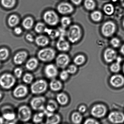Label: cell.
<instances>
[{
  "label": "cell",
  "mask_w": 124,
  "mask_h": 124,
  "mask_svg": "<svg viewBox=\"0 0 124 124\" xmlns=\"http://www.w3.org/2000/svg\"><path fill=\"white\" fill-rule=\"evenodd\" d=\"M79 112L73 113L71 116L72 121L75 124L81 123L83 120V116Z\"/></svg>",
  "instance_id": "30"
},
{
  "label": "cell",
  "mask_w": 124,
  "mask_h": 124,
  "mask_svg": "<svg viewBox=\"0 0 124 124\" xmlns=\"http://www.w3.org/2000/svg\"><path fill=\"white\" fill-rule=\"evenodd\" d=\"M19 21L20 20L17 16L15 14L12 15L8 18V25L11 27H15L19 24Z\"/></svg>",
  "instance_id": "29"
},
{
  "label": "cell",
  "mask_w": 124,
  "mask_h": 124,
  "mask_svg": "<svg viewBox=\"0 0 124 124\" xmlns=\"http://www.w3.org/2000/svg\"><path fill=\"white\" fill-rule=\"evenodd\" d=\"M121 5L124 7V0H121Z\"/></svg>",
  "instance_id": "52"
},
{
  "label": "cell",
  "mask_w": 124,
  "mask_h": 124,
  "mask_svg": "<svg viewBox=\"0 0 124 124\" xmlns=\"http://www.w3.org/2000/svg\"><path fill=\"white\" fill-rule=\"evenodd\" d=\"M58 13L62 15H66L73 13L74 11L73 6L69 2H62L57 7Z\"/></svg>",
  "instance_id": "14"
},
{
  "label": "cell",
  "mask_w": 124,
  "mask_h": 124,
  "mask_svg": "<svg viewBox=\"0 0 124 124\" xmlns=\"http://www.w3.org/2000/svg\"><path fill=\"white\" fill-rule=\"evenodd\" d=\"M56 101L59 105L64 106L68 102L69 99L67 94L64 92H58L56 95Z\"/></svg>",
  "instance_id": "25"
},
{
  "label": "cell",
  "mask_w": 124,
  "mask_h": 124,
  "mask_svg": "<svg viewBox=\"0 0 124 124\" xmlns=\"http://www.w3.org/2000/svg\"><path fill=\"white\" fill-rule=\"evenodd\" d=\"M43 19L46 23L50 26H56L59 21V16L56 12L52 10L45 12L43 15Z\"/></svg>",
  "instance_id": "8"
},
{
  "label": "cell",
  "mask_w": 124,
  "mask_h": 124,
  "mask_svg": "<svg viewBox=\"0 0 124 124\" xmlns=\"http://www.w3.org/2000/svg\"><path fill=\"white\" fill-rule=\"evenodd\" d=\"M9 51L7 48H3L0 49V61H5L9 57Z\"/></svg>",
  "instance_id": "40"
},
{
  "label": "cell",
  "mask_w": 124,
  "mask_h": 124,
  "mask_svg": "<svg viewBox=\"0 0 124 124\" xmlns=\"http://www.w3.org/2000/svg\"><path fill=\"white\" fill-rule=\"evenodd\" d=\"M4 119L3 117L0 116V124H2L4 122Z\"/></svg>",
  "instance_id": "51"
},
{
  "label": "cell",
  "mask_w": 124,
  "mask_h": 124,
  "mask_svg": "<svg viewBox=\"0 0 124 124\" xmlns=\"http://www.w3.org/2000/svg\"><path fill=\"white\" fill-rule=\"evenodd\" d=\"M45 111H36L33 115L31 120L33 123L40 124L43 123L46 118Z\"/></svg>",
  "instance_id": "24"
},
{
  "label": "cell",
  "mask_w": 124,
  "mask_h": 124,
  "mask_svg": "<svg viewBox=\"0 0 124 124\" xmlns=\"http://www.w3.org/2000/svg\"><path fill=\"white\" fill-rule=\"evenodd\" d=\"M86 58L84 55L82 54H78L74 58V62L76 66L81 65L84 63Z\"/></svg>",
  "instance_id": "39"
},
{
  "label": "cell",
  "mask_w": 124,
  "mask_h": 124,
  "mask_svg": "<svg viewBox=\"0 0 124 124\" xmlns=\"http://www.w3.org/2000/svg\"><path fill=\"white\" fill-rule=\"evenodd\" d=\"M56 51L53 48L47 47L40 50L37 53L39 60L44 63H50L55 59Z\"/></svg>",
  "instance_id": "3"
},
{
  "label": "cell",
  "mask_w": 124,
  "mask_h": 124,
  "mask_svg": "<svg viewBox=\"0 0 124 124\" xmlns=\"http://www.w3.org/2000/svg\"><path fill=\"white\" fill-rule=\"evenodd\" d=\"M91 19L93 21L98 22L101 20L103 15L101 12L99 10L93 11L91 13Z\"/></svg>",
  "instance_id": "31"
},
{
  "label": "cell",
  "mask_w": 124,
  "mask_h": 124,
  "mask_svg": "<svg viewBox=\"0 0 124 124\" xmlns=\"http://www.w3.org/2000/svg\"><path fill=\"white\" fill-rule=\"evenodd\" d=\"M22 30L21 28L19 27H16L14 30V32L16 35H19L21 34L22 32Z\"/></svg>",
  "instance_id": "47"
},
{
  "label": "cell",
  "mask_w": 124,
  "mask_h": 124,
  "mask_svg": "<svg viewBox=\"0 0 124 124\" xmlns=\"http://www.w3.org/2000/svg\"><path fill=\"white\" fill-rule=\"evenodd\" d=\"M1 3L5 8H12L15 6L16 0H1Z\"/></svg>",
  "instance_id": "35"
},
{
  "label": "cell",
  "mask_w": 124,
  "mask_h": 124,
  "mask_svg": "<svg viewBox=\"0 0 124 124\" xmlns=\"http://www.w3.org/2000/svg\"><path fill=\"white\" fill-rule=\"evenodd\" d=\"M104 60L107 63L112 62L116 60L117 54L115 49L111 48H108L105 50L103 54Z\"/></svg>",
  "instance_id": "19"
},
{
  "label": "cell",
  "mask_w": 124,
  "mask_h": 124,
  "mask_svg": "<svg viewBox=\"0 0 124 124\" xmlns=\"http://www.w3.org/2000/svg\"><path fill=\"white\" fill-rule=\"evenodd\" d=\"M84 6L85 8L89 11L93 10L96 7V3L94 0H85Z\"/></svg>",
  "instance_id": "34"
},
{
  "label": "cell",
  "mask_w": 124,
  "mask_h": 124,
  "mask_svg": "<svg viewBox=\"0 0 124 124\" xmlns=\"http://www.w3.org/2000/svg\"><path fill=\"white\" fill-rule=\"evenodd\" d=\"M87 110V108L84 105H81L78 108V112L81 114L85 112Z\"/></svg>",
  "instance_id": "48"
},
{
  "label": "cell",
  "mask_w": 124,
  "mask_h": 124,
  "mask_svg": "<svg viewBox=\"0 0 124 124\" xmlns=\"http://www.w3.org/2000/svg\"><path fill=\"white\" fill-rule=\"evenodd\" d=\"M24 73L23 68L19 66H17L13 69V74L17 79L21 78Z\"/></svg>",
  "instance_id": "36"
},
{
  "label": "cell",
  "mask_w": 124,
  "mask_h": 124,
  "mask_svg": "<svg viewBox=\"0 0 124 124\" xmlns=\"http://www.w3.org/2000/svg\"><path fill=\"white\" fill-rule=\"evenodd\" d=\"M77 69L76 65L74 64H71L68 66L66 70L70 74H75L77 71Z\"/></svg>",
  "instance_id": "44"
},
{
  "label": "cell",
  "mask_w": 124,
  "mask_h": 124,
  "mask_svg": "<svg viewBox=\"0 0 124 124\" xmlns=\"http://www.w3.org/2000/svg\"><path fill=\"white\" fill-rule=\"evenodd\" d=\"M84 124H99V123L97 120L94 119L89 118L87 119L85 121Z\"/></svg>",
  "instance_id": "45"
},
{
  "label": "cell",
  "mask_w": 124,
  "mask_h": 124,
  "mask_svg": "<svg viewBox=\"0 0 124 124\" xmlns=\"http://www.w3.org/2000/svg\"><path fill=\"white\" fill-rule=\"evenodd\" d=\"M123 25L124 28V20L123 21Z\"/></svg>",
  "instance_id": "55"
},
{
  "label": "cell",
  "mask_w": 124,
  "mask_h": 124,
  "mask_svg": "<svg viewBox=\"0 0 124 124\" xmlns=\"http://www.w3.org/2000/svg\"><path fill=\"white\" fill-rule=\"evenodd\" d=\"M46 32L48 34L49 37L53 39L57 38L60 36V32L59 30L47 28Z\"/></svg>",
  "instance_id": "38"
},
{
  "label": "cell",
  "mask_w": 124,
  "mask_h": 124,
  "mask_svg": "<svg viewBox=\"0 0 124 124\" xmlns=\"http://www.w3.org/2000/svg\"><path fill=\"white\" fill-rule=\"evenodd\" d=\"M3 97V94L2 92H0V100L2 99Z\"/></svg>",
  "instance_id": "53"
},
{
  "label": "cell",
  "mask_w": 124,
  "mask_h": 124,
  "mask_svg": "<svg viewBox=\"0 0 124 124\" xmlns=\"http://www.w3.org/2000/svg\"><path fill=\"white\" fill-rule=\"evenodd\" d=\"M27 52L24 51H20L15 54L13 58V63L17 66H20L25 62L28 57Z\"/></svg>",
  "instance_id": "15"
},
{
  "label": "cell",
  "mask_w": 124,
  "mask_h": 124,
  "mask_svg": "<svg viewBox=\"0 0 124 124\" xmlns=\"http://www.w3.org/2000/svg\"><path fill=\"white\" fill-rule=\"evenodd\" d=\"M36 45L39 47H44L47 46L49 43V39L47 36L40 35L37 36L35 39Z\"/></svg>",
  "instance_id": "26"
},
{
  "label": "cell",
  "mask_w": 124,
  "mask_h": 124,
  "mask_svg": "<svg viewBox=\"0 0 124 124\" xmlns=\"http://www.w3.org/2000/svg\"><path fill=\"white\" fill-rule=\"evenodd\" d=\"M107 112L106 107L104 104H98L93 106L91 110V114L94 117L101 118L105 116Z\"/></svg>",
  "instance_id": "13"
},
{
  "label": "cell",
  "mask_w": 124,
  "mask_h": 124,
  "mask_svg": "<svg viewBox=\"0 0 124 124\" xmlns=\"http://www.w3.org/2000/svg\"><path fill=\"white\" fill-rule=\"evenodd\" d=\"M116 30V26L115 23L111 21H109L103 24L101 30L103 36L106 37H110L114 34Z\"/></svg>",
  "instance_id": "11"
},
{
  "label": "cell",
  "mask_w": 124,
  "mask_h": 124,
  "mask_svg": "<svg viewBox=\"0 0 124 124\" xmlns=\"http://www.w3.org/2000/svg\"><path fill=\"white\" fill-rule=\"evenodd\" d=\"M32 110L30 106L23 104L19 106L16 112L18 120L26 123L31 120L33 115Z\"/></svg>",
  "instance_id": "2"
},
{
  "label": "cell",
  "mask_w": 124,
  "mask_h": 124,
  "mask_svg": "<svg viewBox=\"0 0 124 124\" xmlns=\"http://www.w3.org/2000/svg\"><path fill=\"white\" fill-rule=\"evenodd\" d=\"M110 82L113 87L115 88L121 87L124 84V77L120 74H115L110 78Z\"/></svg>",
  "instance_id": "21"
},
{
  "label": "cell",
  "mask_w": 124,
  "mask_h": 124,
  "mask_svg": "<svg viewBox=\"0 0 124 124\" xmlns=\"http://www.w3.org/2000/svg\"><path fill=\"white\" fill-rule=\"evenodd\" d=\"M70 74L66 70L63 69L59 73L58 76L59 77V80L62 81H66L68 78Z\"/></svg>",
  "instance_id": "42"
},
{
  "label": "cell",
  "mask_w": 124,
  "mask_h": 124,
  "mask_svg": "<svg viewBox=\"0 0 124 124\" xmlns=\"http://www.w3.org/2000/svg\"><path fill=\"white\" fill-rule=\"evenodd\" d=\"M117 0H112V1H113L114 2H116V1H117Z\"/></svg>",
  "instance_id": "56"
},
{
  "label": "cell",
  "mask_w": 124,
  "mask_h": 124,
  "mask_svg": "<svg viewBox=\"0 0 124 124\" xmlns=\"http://www.w3.org/2000/svg\"><path fill=\"white\" fill-rule=\"evenodd\" d=\"M25 39L29 42H33L35 41L33 36L30 34H28L25 36Z\"/></svg>",
  "instance_id": "46"
},
{
  "label": "cell",
  "mask_w": 124,
  "mask_h": 124,
  "mask_svg": "<svg viewBox=\"0 0 124 124\" xmlns=\"http://www.w3.org/2000/svg\"><path fill=\"white\" fill-rule=\"evenodd\" d=\"M58 69L55 64L47 63L44 68V75L47 78L50 80L57 78L59 73Z\"/></svg>",
  "instance_id": "10"
},
{
  "label": "cell",
  "mask_w": 124,
  "mask_h": 124,
  "mask_svg": "<svg viewBox=\"0 0 124 124\" xmlns=\"http://www.w3.org/2000/svg\"><path fill=\"white\" fill-rule=\"evenodd\" d=\"M34 24L33 19L31 17L28 16L25 18L23 21L22 25L25 30H29L32 28Z\"/></svg>",
  "instance_id": "28"
},
{
  "label": "cell",
  "mask_w": 124,
  "mask_h": 124,
  "mask_svg": "<svg viewBox=\"0 0 124 124\" xmlns=\"http://www.w3.org/2000/svg\"><path fill=\"white\" fill-rule=\"evenodd\" d=\"M108 119L113 124L122 123L124 122V114L121 112L112 111L109 114Z\"/></svg>",
  "instance_id": "17"
},
{
  "label": "cell",
  "mask_w": 124,
  "mask_h": 124,
  "mask_svg": "<svg viewBox=\"0 0 124 124\" xmlns=\"http://www.w3.org/2000/svg\"><path fill=\"white\" fill-rule=\"evenodd\" d=\"M21 78L24 83L26 85H30L34 81V75L30 72L24 73Z\"/></svg>",
  "instance_id": "27"
},
{
  "label": "cell",
  "mask_w": 124,
  "mask_h": 124,
  "mask_svg": "<svg viewBox=\"0 0 124 124\" xmlns=\"http://www.w3.org/2000/svg\"><path fill=\"white\" fill-rule=\"evenodd\" d=\"M60 22L62 27L66 29L70 26L71 23V19L70 17L64 16L61 18Z\"/></svg>",
  "instance_id": "37"
},
{
  "label": "cell",
  "mask_w": 124,
  "mask_h": 124,
  "mask_svg": "<svg viewBox=\"0 0 124 124\" xmlns=\"http://www.w3.org/2000/svg\"><path fill=\"white\" fill-rule=\"evenodd\" d=\"M17 79L13 74L4 73L0 76V86L5 90L12 89L16 85Z\"/></svg>",
  "instance_id": "4"
},
{
  "label": "cell",
  "mask_w": 124,
  "mask_h": 124,
  "mask_svg": "<svg viewBox=\"0 0 124 124\" xmlns=\"http://www.w3.org/2000/svg\"><path fill=\"white\" fill-rule=\"evenodd\" d=\"M49 88V83L44 79L34 80L30 85V92L34 95H42Z\"/></svg>",
  "instance_id": "1"
},
{
  "label": "cell",
  "mask_w": 124,
  "mask_h": 124,
  "mask_svg": "<svg viewBox=\"0 0 124 124\" xmlns=\"http://www.w3.org/2000/svg\"><path fill=\"white\" fill-rule=\"evenodd\" d=\"M2 110V117L8 124H15L17 118L16 112L13 107L7 105L4 107Z\"/></svg>",
  "instance_id": "9"
},
{
  "label": "cell",
  "mask_w": 124,
  "mask_h": 124,
  "mask_svg": "<svg viewBox=\"0 0 124 124\" xmlns=\"http://www.w3.org/2000/svg\"><path fill=\"white\" fill-rule=\"evenodd\" d=\"M39 64V60L35 57L30 58L25 63V67L28 71H34L37 69Z\"/></svg>",
  "instance_id": "22"
},
{
  "label": "cell",
  "mask_w": 124,
  "mask_h": 124,
  "mask_svg": "<svg viewBox=\"0 0 124 124\" xmlns=\"http://www.w3.org/2000/svg\"><path fill=\"white\" fill-rule=\"evenodd\" d=\"M59 105L56 100H49L46 102L45 110L48 112H56L59 109Z\"/></svg>",
  "instance_id": "23"
},
{
  "label": "cell",
  "mask_w": 124,
  "mask_h": 124,
  "mask_svg": "<svg viewBox=\"0 0 124 124\" xmlns=\"http://www.w3.org/2000/svg\"><path fill=\"white\" fill-rule=\"evenodd\" d=\"M121 62L117 61L111 64L110 67V70L114 73H117L120 71L121 69Z\"/></svg>",
  "instance_id": "41"
},
{
  "label": "cell",
  "mask_w": 124,
  "mask_h": 124,
  "mask_svg": "<svg viewBox=\"0 0 124 124\" xmlns=\"http://www.w3.org/2000/svg\"><path fill=\"white\" fill-rule=\"evenodd\" d=\"M56 48L59 51L68 52L70 50V42L65 39L64 37H60L57 42Z\"/></svg>",
  "instance_id": "18"
},
{
  "label": "cell",
  "mask_w": 124,
  "mask_h": 124,
  "mask_svg": "<svg viewBox=\"0 0 124 124\" xmlns=\"http://www.w3.org/2000/svg\"><path fill=\"white\" fill-rule=\"evenodd\" d=\"M47 28L44 23L42 22H39L35 25L34 30L36 33L38 34H42L46 33Z\"/></svg>",
  "instance_id": "32"
},
{
  "label": "cell",
  "mask_w": 124,
  "mask_h": 124,
  "mask_svg": "<svg viewBox=\"0 0 124 124\" xmlns=\"http://www.w3.org/2000/svg\"><path fill=\"white\" fill-rule=\"evenodd\" d=\"M12 90V95L17 99H22L27 97L29 94L30 89L24 84H19L15 85Z\"/></svg>",
  "instance_id": "7"
},
{
  "label": "cell",
  "mask_w": 124,
  "mask_h": 124,
  "mask_svg": "<svg viewBox=\"0 0 124 124\" xmlns=\"http://www.w3.org/2000/svg\"><path fill=\"white\" fill-rule=\"evenodd\" d=\"M120 52L123 55H124V44L121 47L120 49Z\"/></svg>",
  "instance_id": "50"
},
{
  "label": "cell",
  "mask_w": 124,
  "mask_h": 124,
  "mask_svg": "<svg viewBox=\"0 0 124 124\" xmlns=\"http://www.w3.org/2000/svg\"><path fill=\"white\" fill-rule=\"evenodd\" d=\"M110 45L113 48H118L121 45V41L117 38L114 37L110 40Z\"/></svg>",
  "instance_id": "43"
},
{
  "label": "cell",
  "mask_w": 124,
  "mask_h": 124,
  "mask_svg": "<svg viewBox=\"0 0 124 124\" xmlns=\"http://www.w3.org/2000/svg\"><path fill=\"white\" fill-rule=\"evenodd\" d=\"M70 0L75 5L79 6L82 3L83 0Z\"/></svg>",
  "instance_id": "49"
},
{
  "label": "cell",
  "mask_w": 124,
  "mask_h": 124,
  "mask_svg": "<svg viewBox=\"0 0 124 124\" xmlns=\"http://www.w3.org/2000/svg\"><path fill=\"white\" fill-rule=\"evenodd\" d=\"M82 31L78 25L74 24L69 26L66 35L69 42L75 43L78 42L82 36Z\"/></svg>",
  "instance_id": "5"
},
{
  "label": "cell",
  "mask_w": 124,
  "mask_h": 124,
  "mask_svg": "<svg viewBox=\"0 0 124 124\" xmlns=\"http://www.w3.org/2000/svg\"><path fill=\"white\" fill-rule=\"evenodd\" d=\"M47 101L46 97L42 95H34L30 100L29 106L34 111H44Z\"/></svg>",
  "instance_id": "6"
},
{
  "label": "cell",
  "mask_w": 124,
  "mask_h": 124,
  "mask_svg": "<svg viewBox=\"0 0 124 124\" xmlns=\"http://www.w3.org/2000/svg\"><path fill=\"white\" fill-rule=\"evenodd\" d=\"M0 64H1V63H0Z\"/></svg>",
  "instance_id": "57"
},
{
  "label": "cell",
  "mask_w": 124,
  "mask_h": 124,
  "mask_svg": "<svg viewBox=\"0 0 124 124\" xmlns=\"http://www.w3.org/2000/svg\"><path fill=\"white\" fill-rule=\"evenodd\" d=\"M103 11L107 15L110 16L113 14L115 11V7L111 3H107L104 6Z\"/></svg>",
  "instance_id": "33"
},
{
  "label": "cell",
  "mask_w": 124,
  "mask_h": 124,
  "mask_svg": "<svg viewBox=\"0 0 124 124\" xmlns=\"http://www.w3.org/2000/svg\"><path fill=\"white\" fill-rule=\"evenodd\" d=\"M62 81L57 78L50 80L49 83V88L52 92H60L63 88Z\"/></svg>",
  "instance_id": "20"
},
{
  "label": "cell",
  "mask_w": 124,
  "mask_h": 124,
  "mask_svg": "<svg viewBox=\"0 0 124 124\" xmlns=\"http://www.w3.org/2000/svg\"><path fill=\"white\" fill-rule=\"evenodd\" d=\"M55 64L58 69H64L69 65L70 58L68 54L64 53H60L56 56Z\"/></svg>",
  "instance_id": "12"
},
{
  "label": "cell",
  "mask_w": 124,
  "mask_h": 124,
  "mask_svg": "<svg viewBox=\"0 0 124 124\" xmlns=\"http://www.w3.org/2000/svg\"><path fill=\"white\" fill-rule=\"evenodd\" d=\"M123 70L124 73V64L123 67Z\"/></svg>",
  "instance_id": "54"
},
{
  "label": "cell",
  "mask_w": 124,
  "mask_h": 124,
  "mask_svg": "<svg viewBox=\"0 0 124 124\" xmlns=\"http://www.w3.org/2000/svg\"><path fill=\"white\" fill-rule=\"evenodd\" d=\"M46 118L45 123L47 124H58L61 121V117L59 114L56 112L49 113L45 110Z\"/></svg>",
  "instance_id": "16"
}]
</instances>
